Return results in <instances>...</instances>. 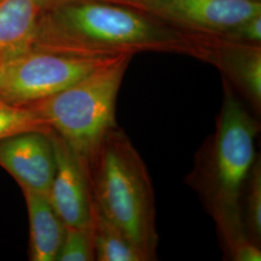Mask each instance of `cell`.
<instances>
[{"mask_svg":"<svg viewBox=\"0 0 261 261\" xmlns=\"http://www.w3.org/2000/svg\"><path fill=\"white\" fill-rule=\"evenodd\" d=\"M90 178L96 208L127 235L145 260H156V201L149 171L118 126L105 138Z\"/></svg>","mask_w":261,"mask_h":261,"instance_id":"obj_3","label":"cell"},{"mask_svg":"<svg viewBox=\"0 0 261 261\" xmlns=\"http://www.w3.org/2000/svg\"><path fill=\"white\" fill-rule=\"evenodd\" d=\"M257 1H261V0H257Z\"/></svg>","mask_w":261,"mask_h":261,"instance_id":"obj_19","label":"cell"},{"mask_svg":"<svg viewBox=\"0 0 261 261\" xmlns=\"http://www.w3.org/2000/svg\"><path fill=\"white\" fill-rule=\"evenodd\" d=\"M242 217L247 238L260 247L261 162L256 156L247 178L242 198Z\"/></svg>","mask_w":261,"mask_h":261,"instance_id":"obj_13","label":"cell"},{"mask_svg":"<svg viewBox=\"0 0 261 261\" xmlns=\"http://www.w3.org/2000/svg\"><path fill=\"white\" fill-rule=\"evenodd\" d=\"M33 49L84 57L134 56L142 51L180 54L203 61L208 56L204 34L97 0L47 5L39 19Z\"/></svg>","mask_w":261,"mask_h":261,"instance_id":"obj_1","label":"cell"},{"mask_svg":"<svg viewBox=\"0 0 261 261\" xmlns=\"http://www.w3.org/2000/svg\"><path fill=\"white\" fill-rule=\"evenodd\" d=\"M218 37L250 44L261 43V15L254 16L240 24L216 35Z\"/></svg>","mask_w":261,"mask_h":261,"instance_id":"obj_16","label":"cell"},{"mask_svg":"<svg viewBox=\"0 0 261 261\" xmlns=\"http://www.w3.org/2000/svg\"><path fill=\"white\" fill-rule=\"evenodd\" d=\"M46 1V6L49 5V4H54V3H57V2H63V1H71V0H45ZM45 6V7H46Z\"/></svg>","mask_w":261,"mask_h":261,"instance_id":"obj_18","label":"cell"},{"mask_svg":"<svg viewBox=\"0 0 261 261\" xmlns=\"http://www.w3.org/2000/svg\"><path fill=\"white\" fill-rule=\"evenodd\" d=\"M28 207L30 260L56 261L67 226L48 196L21 189Z\"/></svg>","mask_w":261,"mask_h":261,"instance_id":"obj_11","label":"cell"},{"mask_svg":"<svg viewBox=\"0 0 261 261\" xmlns=\"http://www.w3.org/2000/svg\"><path fill=\"white\" fill-rule=\"evenodd\" d=\"M95 260L146 261L127 235L94 208Z\"/></svg>","mask_w":261,"mask_h":261,"instance_id":"obj_12","label":"cell"},{"mask_svg":"<svg viewBox=\"0 0 261 261\" xmlns=\"http://www.w3.org/2000/svg\"><path fill=\"white\" fill-rule=\"evenodd\" d=\"M46 122L25 107H19L0 99V140L27 132L49 133Z\"/></svg>","mask_w":261,"mask_h":261,"instance_id":"obj_14","label":"cell"},{"mask_svg":"<svg viewBox=\"0 0 261 261\" xmlns=\"http://www.w3.org/2000/svg\"><path fill=\"white\" fill-rule=\"evenodd\" d=\"M207 35V62L224 74L257 114L261 112V46Z\"/></svg>","mask_w":261,"mask_h":261,"instance_id":"obj_9","label":"cell"},{"mask_svg":"<svg viewBox=\"0 0 261 261\" xmlns=\"http://www.w3.org/2000/svg\"><path fill=\"white\" fill-rule=\"evenodd\" d=\"M95 260L93 222L92 224L67 227L65 237L56 261Z\"/></svg>","mask_w":261,"mask_h":261,"instance_id":"obj_15","label":"cell"},{"mask_svg":"<svg viewBox=\"0 0 261 261\" xmlns=\"http://www.w3.org/2000/svg\"><path fill=\"white\" fill-rule=\"evenodd\" d=\"M115 57H84L31 49L0 63V99L25 107L64 90Z\"/></svg>","mask_w":261,"mask_h":261,"instance_id":"obj_5","label":"cell"},{"mask_svg":"<svg viewBox=\"0 0 261 261\" xmlns=\"http://www.w3.org/2000/svg\"><path fill=\"white\" fill-rule=\"evenodd\" d=\"M229 259L234 261H260V247L251 241L240 244L229 256Z\"/></svg>","mask_w":261,"mask_h":261,"instance_id":"obj_17","label":"cell"},{"mask_svg":"<svg viewBox=\"0 0 261 261\" xmlns=\"http://www.w3.org/2000/svg\"><path fill=\"white\" fill-rule=\"evenodd\" d=\"M45 0H0V63L33 49Z\"/></svg>","mask_w":261,"mask_h":261,"instance_id":"obj_10","label":"cell"},{"mask_svg":"<svg viewBox=\"0 0 261 261\" xmlns=\"http://www.w3.org/2000/svg\"><path fill=\"white\" fill-rule=\"evenodd\" d=\"M56 156V170L48 198L67 227L93 222V192L90 173L82 160L56 132H49Z\"/></svg>","mask_w":261,"mask_h":261,"instance_id":"obj_7","label":"cell"},{"mask_svg":"<svg viewBox=\"0 0 261 261\" xmlns=\"http://www.w3.org/2000/svg\"><path fill=\"white\" fill-rule=\"evenodd\" d=\"M0 167L21 189L48 196L56 170L49 133L27 132L0 140Z\"/></svg>","mask_w":261,"mask_h":261,"instance_id":"obj_8","label":"cell"},{"mask_svg":"<svg viewBox=\"0 0 261 261\" xmlns=\"http://www.w3.org/2000/svg\"><path fill=\"white\" fill-rule=\"evenodd\" d=\"M140 11L188 32L218 35L261 15L257 0H97Z\"/></svg>","mask_w":261,"mask_h":261,"instance_id":"obj_6","label":"cell"},{"mask_svg":"<svg viewBox=\"0 0 261 261\" xmlns=\"http://www.w3.org/2000/svg\"><path fill=\"white\" fill-rule=\"evenodd\" d=\"M224 91L214 133L196 152L186 183L213 219L229 258L240 244L249 240L243 224V193L257 156L254 144L260 127L225 80Z\"/></svg>","mask_w":261,"mask_h":261,"instance_id":"obj_2","label":"cell"},{"mask_svg":"<svg viewBox=\"0 0 261 261\" xmlns=\"http://www.w3.org/2000/svg\"><path fill=\"white\" fill-rule=\"evenodd\" d=\"M132 56H119L64 90L25 108L46 122L89 173L105 138L117 125L116 101Z\"/></svg>","mask_w":261,"mask_h":261,"instance_id":"obj_4","label":"cell"}]
</instances>
